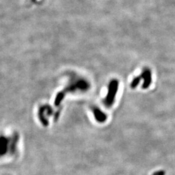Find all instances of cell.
Segmentation results:
<instances>
[{
  "label": "cell",
  "mask_w": 175,
  "mask_h": 175,
  "mask_svg": "<svg viewBox=\"0 0 175 175\" xmlns=\"http://www.w3.org/2000/svg\"><path fill=\"white\" fill-rule=\"evenodd\" d=\"M118 87V82L116 80H114L110 82L109 86V90H108V93L107 97L105 100V103L106 104L107 106H111L114 101V99L115 98V94L117 93Z\"/></svg>",
  "instance_id": "obj_1"
},
{
  "label": "cell",
  "mask_w": 175,
  "mask_h": 175,
  "mask_svg": "<svg viewBox=\"0 0 175 175\" xmlns=\"http://www.w3.org/2000/svg\"><path fill=\"white\" fill-rule=\"evenodd\" d=\"M94 115H95V119L97 120L99 122H103L106 119V115L103 114L100 110L94 109Z\"/></svg>",
  "instance_id": "obj_2"
},
{
  "label": "cell",
  "mask_w": 175,
  "mask_h": 175,
  "mask_svg": "<svg viewBox=\"0 0 175 175\" xmlns=\"http://www.w3.org/2000/svg\"><path fill=\"white\" fill-rule=\"evenodd\" d=\"M7 140L6 138H2L1 139V155H3L4 152L7 151Z\"/></svg>",
  "instance_id": "obj_3"
},
{
  "label": "cell",
  "mask_w": 175,
  "mask_h": 175,
  "mask_svg": "<svg viewBox=\"0 0 175 175\" xmlns=\"http://www.w3.org/2000/svg\"><path fill=\"white\" fill-rule=\"evenodd\" d=\"M63 98H64V94L62 93H59L58 95L56 96V98L55 101V104L56 106H57V105L60 104V101H62V99Z\"/></svg>",
  "instance_id": "obj_4"
}]
</instances>
